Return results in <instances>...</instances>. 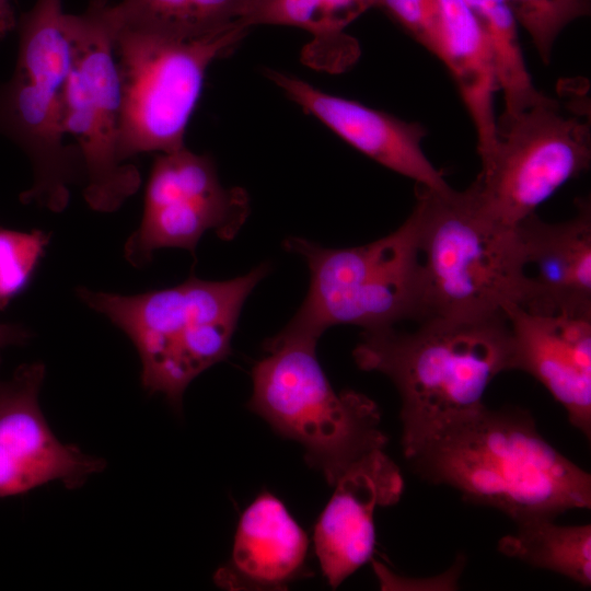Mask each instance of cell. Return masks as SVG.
I'll return each instance as SVG.
<instances>
[{"label":"cell","instance_id":"17","mask_svg":"<svg viewBox=\"0 0 591 591\" xmlns=\"http://www.w3.org/2000/svg\"><path fill=\"white\" fill-rule=\"evenodd\" d=\"M309 538L282 501L268 491L244 510L229 560L213 580L227 590H280L306 571Z\"/></svg>","mask_w":591,"mask_h":591},{"label":"cell","instance_id":"3","mask_svg":"<svg viewBox=\"0 0 591 591\" xmlns=\"http://www.w3.org/2000/svg\"><path fill=\"white\" fill-rule=\"evenodd\" d=\"M415 193L422 277L419 322L489 318L521 305L528 277L518 227L489 215L474 183L463 190L416 184Z\"/></svg>","mask_w":591,"mask_h":591},{"label":"cell","instance_id":"8","mask_svg":"<svg viewBox=\"0 0 591 591\" xmlns=\"http://www.w3.org/2000/svg\"><path fill=\"white\" fill-rule=\"evenodd\" d=\"M247 31L240 23L195 36L112 27L121 90L123 161L185 147L208 67L230 54Z\"/></svg>","mask_w":591,"mask_h":591},{"label":"cell","instance_id":"24","mask_svg":"<svg viewBox=\"0 0 591 591\" xmlns=\"http://www.w3.org/2000/svg\"><path fill=\"white\" fill-rule=\"evenodd\" d=\"M48 243L44 231L0 227V309L28 285Z\"/></svg>","mask_w":591,"mask_h":591},{"label":"cell","instance_id":"1","mask_svg":"<svg viewBox=\"0 0 591 591\" xmlns=\"http://www.w3.org/2000/svg\"><path fill=\"white\" fill-rule=\"evenodd\" d=\"M418 324L414 332L363 331L352 352L360 369L386 375L397 389L407 460L484 408L491 381L513 370L506 315Z\"/></svg>","mask_w":591,"mask_h":591},{"label":"cell","instance_id":"19","mask_svg":"<svg viewBox=\"0 0 591 591\" xmlns=\"http://www.w3.org/2000/svg\"><path fill=\"white\" fill-rule=\"evenodd\" d=\"M378 0H260L244 19L246 27L269 24L303 28L312 34L303 61L315 69L343 72L360 56L357 39L345 32Z\"/></svg>","mask_w":591,"mask_h":591},{"label":"cell","instance_id":"26","mask_svg":"<svg viewBox=\"0 0 591 591\" xmlns=\"http://www.w3.org/2000/svg\"><path fill=\"white\" fill-rule=\"evenodd\" d=\"M30 338L28 329L19 324L0 323V351L7 347L21 345Z\"/></svg>","mask_w":591,"mask_h":591},{"label":"cell","instance_id":"18","mask_svg":"<svg viewBox=\"0 0 591 591\" xmlns=\"http://www.w3.org/2000/svg\"><path fill=\"white\" fill-rule=\"evenodd\" d=\"M442 24L436 57L451 73L477 134V151L485 158L494 147V97L499 90L491 44L461 0H440Z\"/></svg>","mask_w":591,"mask_h":591},{"label":"cell","instance_id":"5","mask_svg":"<svg viewBox=\"0 0 591 591\" xmlns=\"http://www.w3.org/2000/svg\"><path fill=\"white\" fill-rule=\"evenodd\" d=\"M316 340L276 334L252 370L248 407L279 434L304 448L306 463L328 484L356 461L384 449L374 401L351 390L336 392L316 357Z\"/></svg>","mask_w":591,"mask_h":591},{"label":"cell","instance_id":"20","mask_svg":"<svg viewBox=\"0 0 591 591\" xmlns=\"http://www.w3.org/2000/svg\"><path fill=\"white\" fill-rule=\"evenodd\" d=\"M260 0H106L109 25L158 33L195 36L244 19ZM248 28V27H247Z\"/></svg>","mask_w":591,"mask_h":591},{"label":"cell","instance_id":"11","mask_svg":"<svg viewBox=\"0 0 591 591\" xmlns=\"http://www.w3.org/2000/svg\"><path fill=\"white\" fill-rule=\"evenodd\" d=\"M248 212L246 192L222 187L209 155L185 147L159 153L147 183L142 219L125 244V258L141 268L159 248L194 254L209 230L222 240L233 239Z\"/></svg>","mask_w":591,"mask_h":591},{"label":"cell","instance_id":"16","mask_svg":"<svg viewBox=\"0 0 591 591\" xmlns=\"http://www.w3.org/2000/svg\"><path fill=\"white\" fill-rule=\"evenodd\" d=\"M526 267L524 310L591 317V200L576 199L569 220L549 223L534 212L517 224ZM525 267V269H526Z\"/></svg>","mask_w":591,"mask_h":591},{"label":"cell","instance_id":"2","mask_svg":"<svg viewBox=\"0 0 591 591\" xmlns=\"http://www.w3.org/2000/svg\"><path fill=\"white\" fill-rule=\"evenodd\" d=\"M424 479L456 489L515 523L591 507V476L538 432L519 407L486 406L408 459Z\"/></svg>","mask_w":591,"mask_h":591},{"label":"cell","instance_id":"12","mask_svg":"<svg viewBox=\"0 0 591 591\" xmlns=\"http://www.w3.org/2000/svg\"><path fill=\"white\" fill-rule=\"evenodd\" d=\"M44 378L45 366L32 362L0 381V499L49 483L76 489L106 466L55 436L39 404Z\"/></svg>","mask_w":591,"mask_h":591},{"label":"cell","instance_id":"22","mask_svg":"<svg viewBox=\"0 0 591 591\" xmlns=\"http://www.w3.org/2000/svg\"><path fill=\"white\" fill-rule=\"evenodd\" d=\"M486 33L496 59L505 113L522 111L546 94L531 79L518 37V23L506 0H461Z\"/></svg>","mask_w":591,"mask_h":591},{"label":"cell","instance_id":"13","mask_svg":"<svg viewBox=\"0 0 591 591\" xmlns=\"http://www.w3.org/2000/svg\"><path fill=\"white\" fill-rule=\"evenodd\" d=\"M334 486L315 524L313 540L323 575L336 589L372 558L374 511L401 499L404 479L383 449H375L351 464Z\"/></svg>","mask_w":591,"mask_h":591},{"label":"cell","instance_id":"14","mask_svg":"<svg viewBox=\"0 0 591 591\" xmlns=\"http://www.w3.org/2000/svg\"><path fill=\"white\" fill-rule=\"evenodd\" d=\"M513 370L536 379L566 410L569 422L591 437V317L505 309Z\"/></svg>","mask_w":591,"mask_h":591},{"label":"cell","instance_id":"4","mask_svg":"<svg viewBox=\"0 0 591 591\" xmlns=\"http://www.w3.org/2000/svg\"><path fill=\"white\" fill-rule=\"evenodd\" d=\"M268 271L265 263L229 280L190 276L177 286L131 296L81 287L77 296L131 340L144 390L179 409L189 383L230 355L243 304Z\"/></svg>","mask_w":591,"mask_h":591},{"label":"cell","instance_id":"6","mask_svg":"<svg viewBox=\"0 0 591 591\" xmlns=\"http://www.w3.org/2000/svg\"><path fill=\"white\" fill-rule=\"evenodd\" d=\"M283 246L305 259L310 287L300 309L278 334L317 341L335 325L375 331L407 320L419 322L422 277L413 211L394 232L364 245L326 248L289 236Z\"/></svg>","mask_w":591,"mask_h":591},{"label":"cell","instance_id":"21","mask_svg":"<svg viewBox=\"0 0 591 591\" xmlns=\"http://www.w3.org/2000/svg\"><path fill=\"white\" fill-rule=\"evenodd\" d=\"M536 518L517 523L498 551L532 567L557 572L584 588L591 586V525H559Z\"/></svg>","mask_w":591,"mask_h":591},{"label":"cell","instance_id":"23","mask_svg":"<svg viewBox=\"0 0 591 591\" xmlns=\"http://www.w3.org/2000/svg\"><path fill=\"white\" fill-rule=\"evenodd\" d=\"M518 25L530 35L544 63H549L560 33L591 12V0H506Z\"/></svg>","mask_w":591,"mask_h":591},{"label":"cell","instance_id":"7","mask_svg":"<svg viewBox=\"0 0 591 591\" xmlns=\"http://www.w3.org/2000/svg\"><path fill=\"white\" fill-rule=\"evenodd\" d=\"M61 0H36L18 22L19 49L12 77L0 85V135L27 155L32 186L20 195L61 212L78 178L80 154L65 143L63 94L72 65V23Z\"/></svg>","mask_w":591,"mask_h":591},{"label":"cell","instance_id":"10","mask_svg":"<svg viewBox=\"0 0 591 591\" xmlns=\"http://www.w3.org/2000/svg\"><path fill=\"white\" fill-rule=\"evenodd\" d=\"M105 2L92 0L82 14L71 15L73 58L62 127L77 142L86 204L95 211L113 212L138 190L141 175L119 154L121 90Z\"/></svg>","mask_w":591,"mask_h":591},{"label":"cell","instance_id":"9","mask_svg":"<svg viewBox=\"0 0 591 591\" xmlns=\"http://www.w3.org/2000/svg\"><path fill=\"white\" fill-rule=\"evenodd\" d=\"M473 182L485 210L515 227L591 165L589 102L575 108L545 96L496 120L490 152Z\"/></svg>","mask_w":591,"mask_h":591},{"label":"cell","instance_id":"27","mask_svg":"<svg viewBox=\"0 0 591 591\" xmlns=\"http://www.w3.org/2000/svg\"><path fill=\"white\" fill-rule=\"evenodd\" d=\"M16 25L12 0H0V40L15 30Z\"/></svg>","mask_w":591,"mask_h":591},{"label":"cell","instance_id":"25","mask_svg":"<svg viewBox=\"0 0 591 591\" xmlns=\"http://www.w3.org/2000/svg\"><path fill=\"white\" fill-rule=\"evenodd\" d=\"M376 7L436 55L442 24L440 0H378Z\"/></svg>","mask_w":591,"mask_h":591},{"label":"cell","instance_id":"15","mask_svg":"<svg viewBox=\"0 0 591 591\" xmlns=\"http://www.w3.org/2000/svg\"><path fill=\"white\" fill-rule=\"evenodd\" d=\"M266 77L305 112L350 146L387 169L436 189L449 184L422 149L426 128L359 102L325 93L308 82L276 71Z\"/></svg>","mask_w":591,"mask_h":591}]
</instances>
